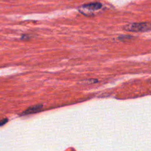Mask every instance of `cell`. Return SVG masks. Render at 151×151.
Listing matches in <instances>:
<instances>
[{"label":"cell","mask_w":151,"mask_h":151,"mask_svg":"<svg viewBox=\"0 0 151 151\" xmlns=\"http://www.w3.org/2000/svg\"><path fill=\"white\" fill-rule=\"evenodd\" d=\"M7 122H8V119H2V121H0V126L5 124Z\"/></svg>","instance_id":"cell-4"},{"label":"cell","mask_w":151,"mask_h":151,"mask_svg":"<svg viewBox=\"0 0 151 151\" xmlns=\"http://www.w3.org/2000/svg\"><path fill=\"white\" fill-rule=\"evenodd\" d=\"M124 30L128 32H147L151 30V22H135L123 27Z\"/></svg>","instance_id":"cell-1"},{"label":"cell","mask_w":151,"mask_h":151,"mask_svg":"<svg viewBox=\"0 0 151 151\" xmlns=\"http://www.w3.org/2000/svg\"><path fill=\"white\" fill-rule=\"evenodd\" d=\"M42 108V104H37V105L32 106V107L27 109V110L23 113V115H28V114L37 113V112L40 111Z\"/></svg>","instance_id":"cell-3"},{"label":"cell","mask_w":151,"mask_h":151,"mask_svg":"<svg viewBox=\"0 0 151 151\" xmlns=\"http://www.w3.org/2000/svg\"><path fill=\"white\" fill-rule=\"evenodd\" d=\"M102 8V5L100 2H93V3L85 4V5H82L80 8L81 12L84 11H99V9Z\"/></svg>","instance_id":"cell-2"}]
</instances>
